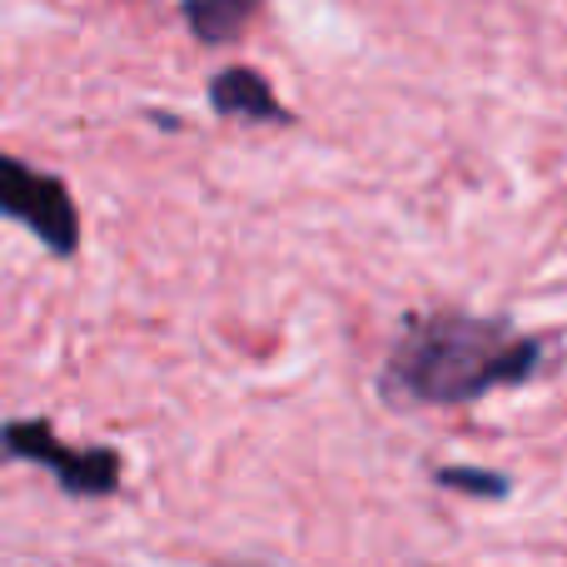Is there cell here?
Listing matches in <instances>:
<instances>
[{
  "label": "cell",
  "instance_id": "1",
  "mask_svg": "<svg viewBox=\"0 0 567 567\" xmlns=\"http://www.w3.org/2000/svg\"><path fill=\"white\" fill-rule=\"evenodd\" d=\"M543 369V343L508 319L483 313H413L383 363V393L393 403H473L493 389H518Z\"/></svg>",
  "mask_w": 567,
  "mask_h": 567
},
{
  "label": "cell",
  "instance_id": "6",
  "mask_svg": "<svg viewBox=\"0 0 567 567\" xmlns=\"http://www.w3.org/2000/svg\"><path fill=\"white\" fill-rule=\"evenodd\" d=\"M439 483L453 493H473V498H503L508 493V478L488 468H439Z\"/></svg>",
  "mask_w": 567,
  "mask_h": 567
},
{
  "label": "cell",
  "instance_id": "2",
  "mask_svg": "<svg viewBox=\"0 0 567 567\" xmlns=\"http://www.w3.org/2000/svg\"><path fill=\"white\" fill-rule=\"evenodd\" d=\"M0 215H10L25 229H35L55 255H70V249H75L80 219H75V205H70L65 185L16 165L10 155H0Z\"/></svg>",
  "mask_w": 567,
  "mask_h": 567
},
{
  "label": "cell",
  "instance_id": "3",
  "mask_svg": "<svg viewBox=\"0 0 567 567\" xmlns=\"http://www.w3.org/2000/svg\"><path fill=\"white\" fill-rule=\"evenodd\" d=\"M6 449L20 453V458L50 463L70 493H110L120 483L115 478L120 463L110 458V453H70V449H60L55 433H50L45 423H16V429H6Z\"/></svg>",
  "mask_w": 567,
  "mask_h": 567
},
{
  "label": "cell",
  "instance_id": "4",
  "mask_svg": "<svg viewBox=\"0 0 567 567\" xmlns=\"http://www.w3.org/2000/svg\"><path fill=\"white\" fill-rule=\"evenodd\" d=\"M209 100H215V110L229 120H284L269 80L259 75V70H245V65L225 70V75L209 85Z\"/></svg>",
  "mask_w": 567,
  "mask_h": 567
},
{
  "label": "cell",
  "instance_id": "5",
  "mask_svg": "<svg viewBox=\"0 0 567 567\" xmlns=\"http://www.w3.org/2000/svg\"><path fill=\"white\" fill-rule=\"evenodd\" d=\"M185 20L195 25L199 40L225 45V40H235V30L249 20V6H235V0H199V6L185 10Z\"/></svg>",
  "mask_w": 567,
  "mask_h": 567
}]
</instances>
